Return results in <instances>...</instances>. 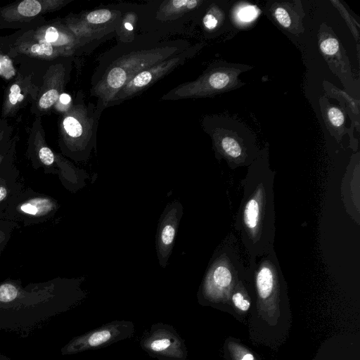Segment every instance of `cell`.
<instances>
[{"label": "cell", "mask_w": 360, "mask_h": 360, "mask_svg": "<svg viewBox=\"0 0 360 360\" xmlns=\"http://www.w3.org/2000/svg\"><path fill=\"white\" fill-rule=\"evenodd\" d=\"M18 226V223L15 221L0 220V256L11 239L13 230Z\"/></svg>", "instance_id": "obj_12"}, {"label": "cell", "mask_w": 360, "mask_h": 360, "mask_svg": "<svg viewBox=\"0 0 360 360\" xmlns=\"http://www.w3.org/2000/svg\"><path fill=\"white\" fill-rule=\"evenodd\" d=\"M42 10L40 1L36 0H25L20 2L18 7V13L24 17H33Z\"/></svg>", "instance_id": "obj_13"}, {"label": "cell", "mask_w": 360, "mask_h": 360, "mask_svg": "<svg viewBox=\"0 0 360 360\" xmlns=\"http://www.w3.org/2000/svg\"><path fill=\"white\" fill-rule=\"evenodd\" d=\"M68 284L59 278L26 285L11 278L0 283V330L28 333L61 311Z\"/></svg>", "instance_id": "obj_3"}, {"label": "cell", "mask_w": 360, "mask_h": 360, "mask_svg": "<svg viewBox=\"0 0 360 360\" xmlns=\"http://www.w3.org/2000/svg\"><path fill=\"white\" fill-rule=\"evenodd\" d=\"M320 48L325 54L333 55L338 51L339 43L335 38H328L321 41Z\"/></svg>", "instance_id": "obj_19"}, {"label": "cell", "mask_w": 360, "mask_h": 360, "mask_svg": "<svg viewBox=\"0 0 360 360\" xmlns=\"http://www.w3.org/2000/svg\"><path fill=\"white\" fill-rule=\"evenodd\" d=\"M126 323L114 321L72 339L61 349L63 355L74 354L109 344L120 337Z\"/></svg>", "instance_id": "obj_8"}, {"label": "cell", "mask_w": 360, "mask_h": 360, "mask_svg": "<svg viewBox=\"0 0 360 360\" xmlns=\"http://www.w3.org/2000/svg\"><path fill=\"white\" fill-rule=\"evenodd\" d=\"M60 34L58 30L54 27H49L46 31L45 42L51 44L56 41L59 38Z\"/></svg>", "instance_id": "obj_25"}, {"label": "cell", "mask_w": 360, "mask_h": 360, "mask_svg": "<svg viewBox=\"0 0 360 360\" xmlns=\"http://www.w3.org/2000/svg\"><path fill=\"white\" fill-rule=\"evenodd\" d=\"M232 302L236 307L241 311H248L250 307V302L246 300L243 294L240 291L234 292L231 297Z\"/></svg>", "instance_id": "obj_20"}, {"label": "cell", "mask_w": 360, "mask_h": 360, "mask_svg": "<svg viewBox=\"0 0 360 360\" xmlns=\"http://www.w3.org/2000/svg\"><path fill=\"white\" fill-rule=\"evenodd\" d=\"M123 10L98 8L83 13L70 23V30L77 37L93 43L116 32L122 20Z\"/></svg>", "instance_id": "obj_7"}, {"label": "cell", "mask_w": 360, "mask_h": 360, "mask_svg": "<svg viewBox=\"0 0 360 360\" xmlns=\"http://www.w3.org/2000/svg\"><path fill=\"white\" fill-rule=\"evenodd\" d=\"M275 175L263 157L249 165L248 173L240 182L243 193L234 226L240 234L248 262L274 249Z\"/></svg>", "instance_id": "obj_2"}, {"label": "cell", "mask_w": 360, "mask_h": 360, "mask_svg": "<svg viewBox=\"0 0 360 360\" xmlns=\"http://www.w3.org/2000/svg\"><path fill=\"white\" fill-rule=\"evenodd\" d=\"M202 3L199 0H166L160 3L155 19L160 22L177 20L194 11Z\"/></svg>", "instance_id": "obj_10"}, {"label": "cell", "mask_w": 360, "mask_h": 360, "mask_svg": "<svg viewBox=\"0 0 360 360\" xmlns=\"http://www.w3.org/2000/svg\"><path fill=\"white\" fill-rule=\"evenodd\" d=\"M30 51L32 53L41 56H50L54 52L52 44L45 41L33 44Z\"/></svg>", "instance_id": "obj_16"}, {"label": "cell", "mask_w": 360, "mask_h": 360, "mask_svg": "<svg viewBox=\"0 0 360 360\" xmlns=\"http://www.w3.org/2000/svg\"><path fill=\"white\" fill-rule=\"evenodd\" d=\"M275 17L277 21L284 27H289L291 24V20L288 11L282 8L278 7L274 11Z\"/></svg>", "instance_id": "obj_21"}, {"label": "cell", "mask_w": 360, "mask_h": 360, "mask_svg": "<svg viewBox=\"0 0 360 360\" xmlns=\"http://www.w3.org/2000/svg\"><path fill=\"white\" fill-rule=\"evenodd\" d=\"M20 91L21 89L17 84L11 86L8 97L11 105H15L18 101L22 100L23 96L20 94Z\"/></svg>", "instance_id": "obj_23"}, {"label": "cell", "mask_w": 360, "mask_h": 360, "mask_svg": "<svg viewBox=\"0 0 360 360\" xmlns=\"http://www.w3.org/2000/svg\"><path fill=\"white\" fill-rule=\"evenodd\" d=\"M13 148L6 145L0 151V174L7 167L13 166Z\"/></svg>", "instance_id": "obj_15"}, {"label": "cell", "mask_w": 360, "mask_h": 360, "mask_svg": "<svg viewBox=\"0 0 360 360\" xmlns=\"http://www.w3.org/2000/svg\"><path fill=\"white\" fill-rule=\"evenodd\" d=\"M144 348L150 354L174 359H183V344L177 336L167 330L160 329L146 339Z\"/></svg>", "instance_id": "obj_9"}, {"label": "cell", "mask_w": 360, "mask_h": 360, "mask_svg": "<svg viewBox=\"0 0 360 360\" xmlns=\"http://www.w3.org/2000/svg\"><path fill=\"white\" fill-rule=\"evenodd\" d=\"M59 101L62 104L67 105L71 102V97L69 94L63 93L59 96Z\"/></svg>", "instance_id": "obj_26"}, {"label": "cell", "mask_w": 360, "mask_h": 360, "mask_svg": "<svg viewBox=\"0 0 360 360\" xmlns=\"http://www.w3.org/2000/svg\"><path fill=\"white\" fill-rule=\"evenodd\" d=\"M175 231V228L172 224L165 225L161 231V244L164 246L171 245L174 238Z\"/></svg>", "instance_id": "obj_18"}, {"label": "cell", "mask_w": 360, "mask_h": 360, "mask_svg": "<svg viewBox=\"0 0 360 360\" xmlns=\"http://www.w3.org/2000/svg\"><path fill=\"white\" fill-rule=\"evenodd\" d=\"M258 15V9L253 6H245L238 12V18L243 22H250Z\"/></svg>", "instance_id": "obj_17"}, {"label": "cell", "mask_w": 360, "mask_h": 360, "mask_svg": "<svg viewBox=\"0 0 360 360\" xmlns=\"http://www.w3.org/2000/svg\"><path fill=\"white\" fill-rule=\"evenodd\" d=\"M0 67H1V63H0Z\"/></svg>", "instance_id": "obj_29"}, {"label": "cell", "mask_w": 360, "mask_h": 360, "mask_svg": "<svg viewBox=\"0 0 360 360\" xmlns=\"http://www.w3.org/2000/svg\"><path fill=\"white\" fill-rule=\"evenodd\" d=\"M0 360H11L7 356L0 353Z\"/></svg>", "instance_id": "obj_28"}, {"label": "cell", "mask_w": 360, "mask_h": 360, "mask_svg": "<svg viewBox=\"0 0 360 360\" xmlns=\"http://www.w3.org/2000/svg\"><path fill=\"white\" fill-rule=\"evenodd\" d=\"M241 360H254V357L251 354H246Z\"/></svg>", "instance_id": "obj_27"}, {"label": "cell", "mask_w": 360, "mask_h": 360, "mask_svg": "<svg viewBox=\"0 0 360 360\" xmlns=\"http://www.w3.org/2000/svg\"><path fill=\"white\" fill-rule=\"evenodd\" d=\"M18 177L19 172L14 165L7 167L0 174V220L4 219L11 201L24 188L18 181Z\"/></svg>", "instance_id": "obj_11"}, {"label": "cell", "mask_w": 360, "mask_h": 360, "mask_svg": "<svg viewBox=\"0 0 360 360\" xmlns=\"http://www.w3.org/2000/svg\"><path fill=\"white\" fill-rule=\"evenodd\" d=\"M79 98L62 122L64 148L73 158L89 153L95 146L101 115L95 103L86 105L82 94Z\"/></svg>", "instance_id": "obj_4"}, {"label": "cell", "mask_w": 360, "mask_h": 360, "mask_svg": "<svg viewBox=\"0 0 360 360\" xmlns=\"http://www.w3.org/2000/svg\"><path fill=\"white\" fill-rule=\"evenodd\" d=\"M185 39H163L155 34H141L100 56L91 77L90 94L102 112L119 91L135 75L189 48Z\"/></svg>", "instance_id": "obj_1"}, {"label": "cell", "mask_w": 360, "mask_h": 360, "mask_svg": "<svg viewBox=\"0 0 360 360\" xmlns=\"http://www.w3.org/2000/svg\"><path fill=\"white\" fill-rule=\"evenodd\" d=\"M59 91L57 89H51L45 92L39 101L41 108L46 109L53 105L59 98Z\"/></svg>", "instance_id": "obj_14"}, {"label": "cell", "mask_w": 360, "mask_h": 360, "mask_svg": "<svg viewBox=\"0 0 360 360\" xmlns=\"http://www.w3.org/2000/svg\"><path fill=\"white\" fill-rule=\"evenodd\" d=\"M194 48L189 47L180 53L145 69L133 77L112 98L107 108L121 104L138 96L158 80L186 63L194 53Z\"/></svg>", "instance_id": "obj_6"}, {"label": "cell", "mask_w": 360, "mask_h": 360, "mask_svg": "<svg viewBox=\"0 0 360 360\" xmlns=\"http://www.w3.org/2000/svg\"><path fill=\"white\" fill-rule=\"evenodd\" d=\"M202 23L205 28L212 30L217 27L218 21L213 14L207 13L202 19Z\"/></svg>", "instance_id": "obj_24"}, {"label": "cell", "mask_w": 360, "mask_h": 360, "mask_svg": "<svg viewBox=\"0 0 360 360\" xmlns=\"http://www.w3.org/2000/svg\"><path fill=\"white\" fill-rule=\"evenodd\" d=\"M58 207L53 197L31 188H23L11 201L4 219L20 222L24 226L41 224L53 217Z\"/></svg>", "instance_id": "obj_5"}, {"label": "cell", "mask_w": 360, "mask_h": 360, "mask_svg": "<svg viewBox=\"0 0 360 360\" xmlns=\"http://www.w3.org/2000/svg\"><path fill=\"white\" fill-rule=\"evenodd\" d=\"M328 116L333 125L339 127L344 122V116L342 111L337 108H330L328 112Z\"/></svg>", "instance_id": "obj_22"}]
</instances>
